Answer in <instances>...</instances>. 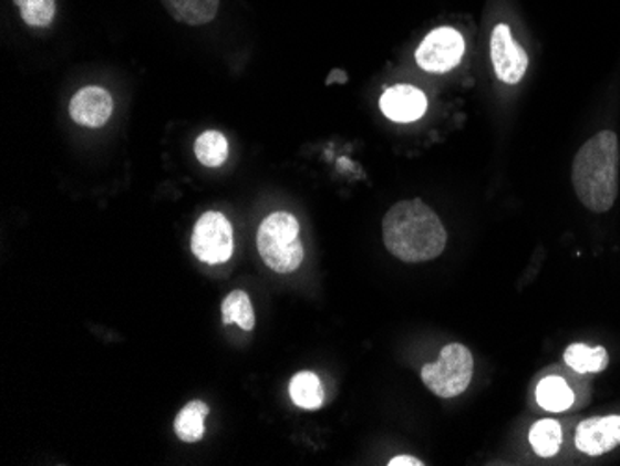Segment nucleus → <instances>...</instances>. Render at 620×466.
<instances>
[{"instance_id": "1", "label": "nucleus", "mask_w": 620, "mask_h": 466, "mask_svg": "<svg viewBox=\"0 0 620 466\" xmlns=\"http://www.w3.org/2000/svg\"><path fill=\"white\" fill-rule=\"evenodd\" d=\"M383 242L396 259L418 265L443 255L448 235L433 208L409 199L396 203L383 218Z\"/></svg>"}, {"instance_id": "2", "label": "nucleus", "mask_w": 620, "mask_h": 466, "mask_svg": "<svg viewBox=\"0 0 620 466\" xmlns=\"http://www.w3.org/2000/svg\"><path fill=\"white\" fill-rule=\"evenodd\" d=\"M576 196L591 213H608L619 194V138L602 131L587 142L572 164Z\"/></svg>"}, {"instance_id": "3", "label": "nucleus", "mask_w": 620, "mask_h": 466, "mask_svg": "<svg viewBox=\"0 0 620 466\" xmlns=\"http://www.w3.org/2000/svg\"><path fill=\"white\" fill-rule=\"evenodd\" d=\"M257 248L265 265L277 273H292L303 262L298 219L290 213H273L260 224Z\"/></svg>"}, {"instance_id": "4", "label": "nucleus", "mask_w": 620, "mask_h": 466, "mask_svg": "<svg viewBox=\"0 0 620 466\" xmlns=\"http://www.w3.org/2000/svg\"><path fill=\"white\" fill-rule=\"evenodd\" d=\"M474 375V358L466 345L452 344L443 348L441 358L435 364H425L422 369V381L435 396L457 397L468 389Z\"/></svg>"}, {"instance_id": "5", "label": "nucleus", "mask_w": 620, "mask_h": 466, "mask_svg": "<svg viewBox=\"0 0 620 466\" xmlns=\"http://www.w3.org/2000/svg\"><path fill=\"white\" fill-rule=\"evenodd\" d=\"M192 251L205 265H224L235 251L232 225L224 214L210 210L197 219L192 235Z\"/></svg>"}, {"instance_id": "6", "label": "nucleus", "mask_w": 620, "mask_h": 466, "mask_svg": "<svg viewBox=\"0 0 620 466\" xmlns=\"http://www.w3.org/2000/svg\"><path fill=\"white\" fill-rule=\"evenodd\" d=\"M465 54V40L455 29L433 30L427 34L418 51H416V64L430 73H448L457 68L461 58Z\"/></svg>"}, {"instance_id": "7", "label": "nucleus", "mask_w": 620, "mask_h": 466, "mask_svg": "<svg viewBox=\"0 0 620 466\" xmlns=\"http://www.w3.org/2000/svg\"><path fill=\"white\" fill-rule=\"evenodd\" d=\"M490 58L496 76L506 84H518L528 71V52L512 38L507 24H498L490 38Z\"/></svg>"}, {"instance_id": "8", "label": "nucleus", "mask_w": 620, "mask_h": 466, "mask_svg": "<svg viewBox=\"0 0 620 466\" xmlns=\"http://www.w3.org/2000/svg\"><path fill=\"white\" fill-rule=\"evenodd\" d=\"M575 444L576 448L592 457L608 454L620 446V416H598L581 422L576 429Z\"/></svg>"}, {"instance_id": "9", "label": "nucleus", "mask_w": 620, "mask_h": 466, "mask_svg": "<svg viewBox=\"0 0 620 466\" xmlns=\"http://www.w3.org/2000/svg\"><path fill=\"white\" fill-rule=\"evenodd\" d=\"M114 112V99L104 87L87 86L71 99L70 115L76 125L101 128L108 123Z\"/></svg>"}, {"instance_id": "10", "label": "nucleus", "mask_w": 620, "mask_h": 466, "mask_svg": "<svg viewBox=\"0 0 620 466\" xmlns=\"http://www.w3.org/2000/svg\"><path fill=\"white\" fill-rule=\"evenodd\" d=\"M383 114L396 123H411L420 120L427 110V99L418 87L397 84L389 87L380 101Z\"/></svg>"}, {"instance_id": "11", "label": "nucleus", "mask_w": 620, "mask_h": 466, "mask_svg": "<svg viewBox=\"0 0 620 466\" xmlns=\"http://www.w3.org/2000/svg\"><path fill=\"white\" fill-rule=\"evenodd\" d=\"M166 12L177 23L203 27L214 21L219 12V0H161Z\"/></svg>"}, {"instance_id": "12", "label": "nucleus", "mask_w": 620, "mask_h": 466, "mask_svg": "<svg viewBox=\"0 0 620 466\" xmlns=\"http://www.w3.org/2000/svg\"><path fill=\"white\" fill-rule=\"evenodd\" d=\"M290 397L301 410H322L326 400L322 380L312 372H299L290 381Z\"/></svg>"}, {"instance_id": "13", "label": "nucleus", "mask_w": 620, "mask_h": 466, "mask_svg": "<svg viewBox=\"0 0 620 466\" xmlns=\"http://www.w3.org/2000/svg\"><path fill=\"white\" fill-rule=\"evenodd\" d=\"M535 396H537L540 407L550 413L567 411L575 403V392L570 389L569 383L557 375H550L540 381Z\"/></svg>"}, {"instance_id": "14", "label": "nucleus", "mask_w": 620, "mask_h": 466, "mask_svg": "<svg viewBox=\"0 0 620 466\" xmlns=\"http://www.w3.org/2000/svg\"><path fill=\"white\" fill-rule=\"evenodd\" d=\"M208 416L207 403L190 402L175 418V433L183 443H199L205 437V418Z\"/></svg>"}, {"instance_id": "15", "label": "nucleus", "mask_w": 620, "mask_h": 466, "mask_svg": "<svg viewBox=\"0 0 620 466\" xmlns=\"http://www.w3.org/2000/svg\"><path fill=\"white\" fill-rule=\"evenodd\" d=\"M565 363L580 374H597L608 369L609 355L606 348L586 344H570L564 355Z\"/></svg>"}, {"instance_id": "16", "label": "nucleus", "mask_w": 620, "mask_h": 466, "mask_svg": "<svg viewBox=\"0 0 620 466\" xmlns=\"http://www.w3.org/2000/svg\"><path fill=\"white\" fill-rule=\"evenodd\" d=\"M221 318L225 325L236 323L244 331H251L255 328V311L249 296L244 290L230 292L221 306Z\"/></svg>"}, {"instance_id": "17", "label": "nucleus", "mask_w": 620, "mask_h": 466, "mask_svg": "<svg viewBox=\"0 0 620 466\" xmlns=\"http://www.w3.org/2000/svg\"><path fill=\"white\" fill-rule=\"evenodd\" d=\"M529 443L540 457H554L564 444V429L556 421H539L529 432Z\"/></svg>"}, {"instance_id": "18", "label": "nucleus", "mask_w": 620, "mask_h": 466, "mask_svg": "<svg viewBox=\"0 0 620 466\" xmlns=\"http://www.w3.org/2000/svg\"><path fill=\"white\" fill-rule=\"evenodd\" d=\"M194 149L197 160L202 162L203 166L219 167L229 156V142L218 131H207L197 138Z\"/></svg>"}, {"instance_id": "19", "label": "nucleus", "mask_w": 620, "mask_h": 466, "mask_svg": "<svg viewBox=\"0 0 620 466\" xmlns=\"http://www.w3.org/2000/svg\"><path fill=\"white\" fill-rule=\"evenodd\" d=\"M24 23L34 29H45L56 15V0H13Z\"/></svg>"}, {"instance_id": "20", "label": "nucleus", "mask_w": 620, "mask_h": 466, "mask_svg": "<svg viewBox=\"0 0 620 466\" xmlns=\"http://www.w3.org/2000/svg\"><path fill=\"white\" fill-rule=\"evenodd\" d=\"M391 466H422L424 463L416 459V457H411V455H397L394 459L389 463Z\"/></svg>"}]
</instances>
